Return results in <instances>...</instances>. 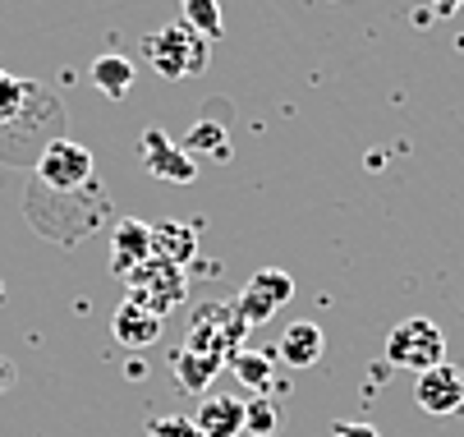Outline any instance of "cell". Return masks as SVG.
<instances>
[{
	"instance_id": "1",
	"label": "cell",
	"mask_w": 464,
	"mask_h": 437,
	"mask_svg": "<svg viewBox=\"0 0 464 437\" xmlns=\"http://www.w3.org/2000/svg\"><path fill=\"white\" fill-rule=\"evenodd\" d=\"M92 152L74 139H51L37 161H33V175H37V189H51V194H79V189H92Z\"/></svg>"
},
{
	"instance_id": "2",
	"label": "cell",
	"mask_w": 464,
	"mask_h": 437,
	"mask_svg": "<svg viewBox=\"0 0 464 437\" xmlns=\"http://www.w3.org/2000/svg\"><path fill=\"white\" fill-rule=\"evenodd\" d=\"M244 341H248V323L239 318L235 299L230 304H221V299L198 304L193 318H188V332H184V350L221 354V359H226V350H239Z\"/></svg>"
},
{
	"instance_id": "3",
	"label": "cell",
	"mask_w": 464,
	"mask_h": 437,
	"mask_svg": "<svg viewBox=\"0 0 464 437\" xmlns=\"http://www.w3.org/2000/svg\"><path fill=\"white\" fill-rule=\"evenodd\" d=\"M143 55L161 79H188L208 70V37H198L184 24H170L143 42Z\"/></svg>"
},
{
	"instance_id": "4",
	"label": "cell",
	"mask_w": 464,
	"mask_h": 437,
	"mask_svg": "<svg viewBox=\"0 0 464 437\" xmlns=\"http://www.w3.org/2000/svg\"><path fill=\"white\" fill-rule=\"evenodd\" d=\"M124 290H129V299H134L139 308H148L152 318H166V314H175V308H184L188 277L175 263H166V258H148L139 272L124 277Z\"/></svg>"
},
{
	"instance_id": "5",
	"label": "cell",
	"mask_w": 464,
	"mask_h": 437,
	"mask_svg": "<svg viewBox=\"0 0 464 437\" xmlns=\"http://www.w3.org/2000/svg\"><path fill=\"white\" fill-rule=\"evenodd\" d=\"M386 364L410 368V373H423V368L446 364V332L432 318H405V323H395L391 336H386Z\"/></svg>"
},
{
	"instance_id": "6",
	"label": "cell",
	"mask_w": 464,
	"mask_h": 437,
	"mask_svg": "<svg viewBox=\"0 0 464 437\" xmlns=\"http://www.w3.org/2000/svg\"><path fill=\"white\" fill-rule=\"evenodd\" d=\"M290 299H295V277L281 272V267H262V272H253V281L239 290L235 308H239V318H244L248 332H253L257 323H272L276 308H285Z\"/></svg>"
},
{
	"instance_id": "7",
	"label": "cell",
	"mask_w": 464,
	"mask_h": 437,
	"mask_svg": "<svg viewBox=\"0 0 464 437\" xmlns=\"http://www.w3.org/2000/svg\"><path fill=\"white\" fill-rule=\"evenodd\" d=\"M414 401L423 414L432 419H450L464 410V368L459 364H437V368H423L419 383H414Z\"/></svg>"
},
{
	"instance_id": "8",
	"label": "cell",
	"mask_w": 464,
	"mask_h": 437,
	"mask_svg": "<svg viewBox=\"0 0 464 437\" xmlns=\"http://www.w3.org/2000/svg\"><path fill=\"white\" fill-rule=\"evenodd\" d=\"M148 258H152V226L134 221V217L115 221V230H111V272L124 281L129 272H139Z\"/></svg>"
},
{
	"instance_id": "9",
	"label": "cell",
	"mask_w": 464,
	"mask_h": 437,
	"mask_svg": "<svg viewBox=\"0 0 464 437\" xmlns=\"http://www.w3.org/2000/svg\"><path fill=\"white\" fill-rule=\"evenodd\" d=\"M143 166L157 180H170V184H193L198 180V161L184 148H175L161 130H148L143 134Z\"/></svg>"
},
{
	"instance_id": "10",
	"label": "cell",
	"mask_w": 464,
	"mask_h": 437,
	"mask_svg": "<svg viewBox=\"0 0 464 437\" xmlns=\"http://www.w3.org/2000/svg\"><path fill=\"white\" fill-rule=\"evenodd\" d=\"M111 336L124 345V350H152L161 341V318H152L148 308H139L134 299H124L111 318Z\"/></svg>"
},
{
	"instance_id": "11",
	"label": "cell",
	"mask_w": 464,
	"mask_h": 437,
	"mask_svg": "<svg viewBox=\"0 0 464 437\" xmlns=\"http://www.w3.org/2000/svg\"><path fill=\"white\" fill-rule=\"evenodd\" d=\"M322 350H326V332L317 323H308V318L290 323L281 332V341H276V359L290 364V368H313L322 359Z\"/></svg>"
},
{
	"instance_id": "12",
	"label": "cell",
	"mask_w": 464,
	"mask_h": 437,
	"mask_svg": "<svg viewBox=\"0 0 464 437\" xmlns=\"http://www.w3.org/2000/svg\"><path fill=\"white\" fill-rule=\"evenodd\" d=\"M188 419H193L198 437H239L244 432V401H235V396H208Z\"/></svg>"
},
{
	"instance_id": "13",
	"label": "cell",
	"mask_w": 464,
	"mask_h": 437,
	"mask_svg": "<svg viewBox=\"0 0 464 437\" xmlns=\"http://www.w3.org/2000/svg\"><path fill=\"white\" fill-rule=\"evenodd\" d=\"M221 354H198V350H175L170 354V368H175V383L184 387V392H203L212 378H217V373H221Z\"/></svg>"
},
{
	"instance_id": "14",
	"label": "cell",
	"mask_w": 464,
	"mask_h": 437,
	"mask_svg": "<svg viewBox=\"0 0 464 437\" xmlns=\"http://www.w3.org/2000/svg\"><path fill=\"white\" fill-rule=\"evenodd\" d=\"M92 83H97L102 97L120 102V97H129V88H134V65H129L120 51H102L92 60Z\"/></svg>"
},
{
	"instance_id": "15",
	"label": "cell",
	"mask_w": 464,
	"mask_h": 437,
	"mask_svg": "<svg viewBox=\"0 0 464 437\" xmlns=\"http://www.w3.org/2000/svg\"><path fill=\"white\" fill-rule=\"evenodd\" d=\"M184 152L193 157V161H230V134H226V124H217V120H198L193 130H188V139H184Z\"/></svg>"
},
{
	"instance_id": "16",
	"label": "cell",
	"mask_w": 464,
	"mask_h": 437,
	"mask_svg": "<svg viewBox=\"0 0 464 437\" xmlns=\"http://www.w3.org/2000/svg\"><path fill=\"white\" fill-rule=\"evenodd\" d=\"M193 254H198V239H193L188 226H175V221L152 226V258H166V263L184 267Z\"/></svg>"
},
{
	"instance_id": "17",
	"label": "cell",
	"mask_w": 464,
	"mask_h": 437,
	"mask_svg": "<svg viewBox=\"0 0 464 437\" xmlns=\"http://www.w3.org/2000/svg\"><path fill=\"white\" fill-rule=\"evenodd\" d=\"M33 88L37 83H28V79H14V74H5L0 70V139H5L14 124H19V115L28 111V102H33Z\"/></svg>"
},
{
	"instance_id": "18",
	"label": "cell",
	"mask_w": 464,
	"mask_h": 437,
	"mask_svg": "<svg viewBox=\"0 0 464 437\" xmlns=\"http://www.w3.org/2000/svg\"><path fill=\"white\" fill-rule=\"evenodd\" d=\"M230 368H235V378H239L248 392L267 396V387H272V354H257V350H235V354H230Z\"/></svg>"
},
{
	"instance_id": "19",
	"label": "cell",
	"mask_w": 464,
	"mask_h": 437,
	"mask_svg": "<svg viewBox=\"0 0 464 437\" xmlns=\"http://www.w3.org/2000/svg\"><path fill=\"white\" fill-rule=\"evenodd\" d=\"M179 10H184V28H193L198 37H221L226 33L217 0H179Z\"/></svg>"
},
{
	"instance_id": "20",
	"label": "cell",
	"mask_w": 464,
	"mask_h": 437,
	"mask_svg": "<svg viewBox=\"0 0 464 437\" xmlns=\"http://www.w3.org/2000/svg\"><path fill=\"white\" fill-rule=\"evenodd\" d=\"M276 428H281V410H276L267 396H257V401L244 405V432H253V437H272Z\"/></svg>"
},
{
	"instance_id": "21",
	"label": "cell",
	"mask_w": 464,
	"mask_h": 437,
	"mask_svg": "<svg viewBox=\"0 0 464 437\" xmlns=\"http://www.w3.org/2000/svg\"><path fill=\"white\" fill-rule=\"evenodd\" d=\"M148 437H198V428L184 414H161V419L148 423Z\"/></svg>"
},
{
	"instance_id": "22",
	"label": "cell",
	"mask_w": 464,
	"mask_h": 437,
	"mask_svg": "<svg viewBox=\"0 0 464 437\" xmlns=\"http://www.w3.org/2000/svg\"><path fill=\"white\" fill-rule=\"evenodd\" d=\"M331 437H382V432H377L372 423H350V419H345V423L331 428Z\"/></svg>"
},
{
	"instance_id": "23",
	"label": "cell",
	"mask_w": 464,
	"mask_h": 437,
	"mask_svg": "<svg viewBox=\"0 0 464 437\" xmlns=\"http://www.w3.org/2000/svg\"><path fill=\"white\" fill-rule=\"evenodd\" d=\"M14 378H19V373H14V364H10V359H0V396H5V392L14 387Z\"/></svg>"
},
{
	"instance_id": "24",
	"label": "cell",
	"mask_w": 464,
	"mask_h": 437,
	"mask_svg": "<svg viewBox=\"0 0 464 437\" xmlns=\"http://www.w3.org/2000/svg\"><path fill=\"white\" fill-rule=\"evenodd\" d=\"M432 5H437V15H455V10L464 5V0H432Z\"/></svg>"
}]
</instances>
